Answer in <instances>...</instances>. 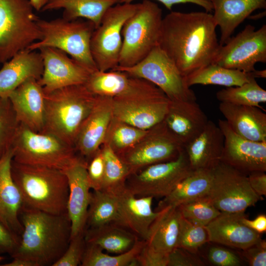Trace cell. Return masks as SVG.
Segmentation results:
<instances>
[{"instance_id":"16","label":"cell","mask_w":266,"mask_h":266,"mask_svg":"<svg viewBox=\"0 0 266 266\" xmlns=\"http://www.w3.org/2000/svg\"><path fill=\"white\" fill-rule=\"evenodd\" d=\"M218 126L224 136L221 162L247 175L253 171H266V141H254L234 132L225 120Z\"/></svg>"},{"instance_id":"13","label":"cell","mask_w":266,"mask_h":266,"mask_svg":"<svg viewBox=\"0 0 266 266\" xmlns=\"http://www.w3.org/2000/svg\"><path fill=\"white\" fill-rule=\"evenodd\" d=\"M259 62H266L265 24L257 30L247 25L225 44L220 45L211 64L248 73L255 70V65Z\"/></svg>"},{"instance_id":"14","label":"cell","mask_w":266,"mask_h":266,"mask_svg":"<svg viewBox=\"0 0 266 266\" xmlns=\"http://www.w3.org/2000/svg\"><path fill=\"white\" fill-rule=\"evenodd\" d=\"M171 100L164 94L137 98H112L113 116L119 121L147 131L162 122Z\"/></svg>"},{"instance_id":"11","label":"cell","mask_w":266,"mask_h":266,"mask_svg":"<svg viewBox=\"0 0 266 266\" xmlns=\"http://www.w3.org/2000/svg\"><path fill=\"white\" fill-rule=\"evenodd\" d=\"M208 197L221 212H244L262 198L252 189L247 175L220 162L213 169Z\"/></svg>"},{"instance_id":"32","label":"cell","mask_w":266,"mask_h":266,"mask_svg":"<svg viewBox=\"0 0 266 266\" xmlns=\"http://www.w3.org/2000/svg\"><path fill=\"white\" fill-rule=\"evenodd\" d=\"M86 243L95 244L108 253L120 254L131 249L139 238L130 230L116 223L85 229Z\"/></svg>"},{"instance_id":"6","label":"cell","mask_w":266,"mask_h":266,"mask_svg":"<svg viewBox=\"0 0 266 266\" xmlns=\"http://www.w3.org/2000/svg\"><path fill=\"white\" fill-rule=\"evenodd\" d=\"M11 148L13 160L65 171L78 159L75 148L56 136L33 132L19 123Z\"/></svg>"},{"instance_id":"38","label":"cell","mask_w":266,"mask_h":266,"mask_svg":"<svg viewBox=\"0 0 266 266\" xmlns=\"http://www.w3.org/2000/svg\"><path fill=\"white\" fill-rule=\"evenodd\" d=\"M101 152L104 162V176L100 190L113 192L125 185L131 172L110 146H105Z\"/></svg>"},{"instance_id":"49","label":"cell","mask_w":266,"mask_h":266,"mask_svg":"<svg viewBox=\"0 0 266 266\" xmlns=\"http://www.w3.org/2000/svg\"><path fill=\"white\" fill-rule=\"evenodd\" d=\"M20 236L7 228L0 221V254L11 256L20 243Z\"/></svg>"},{"instance_id":"29","label":"cell","mask_w":266,"mask_h":266,"mask_svg":"<svg viewBox=\"0 0 266 266\" xmlns=\"http://www.w3.org/2000/svg\"><path fill=\"white\" fill-rule=\"evenodd\" d=\"M213 16L220 30V45L231 37L235 29L258 9H266V0H209Z\"/></svg>"},{"instance_id":"45","label":"cell","mask_w":266,"mask_h":266,"mask_svg":"<svg viewBox=\"0 0 266 266\" xmlns=\"http://www.w3.org/2000/svg\"><path fill=\"white\" fill-rule=\"evenodd\" d=\"M208 261L218 266H238L241 265L240 258L232 251L219 246H214L209 249Z\"/></svg>"},{"instance_id":"17","label":"cell","mask_w":266,"mask_h":266,"mask_svg":"<svg viewBox=\"0 0 266 266\" xmlns=\"http://www.w3.org/2000/svg\"><path fill=\"white\" fill-rule=\"evenodd\" d=\"M85 85L96 96L111 98L144 97L163 92L146 80L114 70L94 71L89 76Z\"/></svg>"},{"instance_id":"19","label":"cell","mask_w":266,"mask_h":266,"mask_svg":"<svg viewBox=\"0 0 266 266\" xmlns=\"http://www.w3.org/2000/svg\"><path fill=\"white\" fill-rule=\"evenodd\" d=\"M113 193L117 200L118 225L146 241L151 225L160 213L152 209L153 198L137 197L127 188L126 184Z\"/></svg>"},{"instance_id":"4","label":"cell","mask_w":266,"mask_h":266,"mask_svg":"<svg viewBox=\"0 0 266 266\" xmlns=\"http://www.w3.org/2000/svg\"><path fill=\"white\" fill-rule=\"evenodd\" d=\"M44 93V127L41 133L53 134L74 147L80 129L94 107L97 96L85 84Z\"/></svg>"},{"instance_id":"26","label":"cell","mask_w":266,"mask_h":266,"mask_svg":"<svg viewBox=\"0 0 266 266\" xmlns=\"http://www.w3.org/2000/svg\"><path fill=\"white\" fill-rule=\"evenodd\" d=\"M13 157L11 147L0 158V221L10 230L20 236L23 226L19 214L24 203L21 193L11 174Z\"/></svg>"},{"instance_id":"5","label":"cell","mask_w":266,"mask_h":266,"mask_svg":"<svg viewBox=\"0 0 266 266\" xmlns=\"http://www.w3.org/2000/svg\"><path fill=\"white\" fill-rule=\"evenodd\" d=\"M41 38L30 45L28 49L36 50L43 47L59 49L90 69L98 70L92 56L90 43L96 29L88 20H68L60 18L48 21L38 19Z\"/></svg>"},{"instance_id":"22","label":"cell","mask_w":266,"mask_h":266,"mask_svg":"<svg viewBox=\"0 0 266 266\" xmlns=\"http://www.w3.org/2000/svg\"><path fill=\"white\" fill-rule=\"evenodd\" d=\"M245 216L244 212H221L205 226L208 241L241 250L254 244L261 239V234L244 224Z\"/></svg>"},{"instance_id":"44","label":"cell","mask_w":266,"mask_h":266,"mask_svg":"<svg viewBox=\"0 0 266 266\" xmlns=\"http://www.w3.org/2000/svg\"><path fill=\"white\" fill-rule=\"evenodd\" d=\"M87 163V174L91 188L93 190L101 189L104 176V162L101 152L97 151Z\"/></svg>"},{"instance_id":"41","label":"cell","mask_w":266,"mask_h":266,"mask_svg":"<svg viewBox=\"0 0 266 266\" xmlns=\"http://www.w3.org/2000/svg\"><path fill=\"white\" fill-rule=\"evenodd\" d=\"M208 241L205 227L181 217L176 247L196 254L198 249Z\"/></svg>"},{"instance_id":"3","label":"cell","mask_w":266,"mask_h":266,"mask_svg":"<svg viewBox=\"0 0 266 266\" xmlns=\"http://www.w3.org/2000/svg\"><path fill=\"white\" fill-rule=\"evenodd\" d=\"M11 174L24 206L53 214L67 212L69 188L63 171L11 162Z\"/></svg>"},{"instance_id":"43","label":"cell","mask_w":266,"mask_h":266,"mask_svg":"<svg viewBox=\"0 0 266 266\" xmlns=\"http://www.w3.org/2000/svg\"><path fill=\"white\" fill-rule=\"evenodd\" d=\"M147 133V131L131 126H120L114 130L112 140L116 147L124 148L137 142Z\"/></svg>"},{"instance_id":"9","label":"cell","mask_w":266,"mask_h":266,"mask_svg":"<svg viewBox=\"0 0 266 266\" xmlns=\"http://www.w3.org/2000/svg\"><path fill=\"white\" fill-rule=\"evenodd\" d=\"M112 70L123 71L152 83L171 101H196L185 77L158 45L137 64L127 67L118 66Z\"/></svg>"},{"instance_id":"31","label":"cell","mask_w":266,"mask_h":266,"mask_svg":"<svg viewBox=\"0 0 266 266\" xmlns=\"http://www.w3.org/2000/svg\"><path fill=\"white\" fill-rule=\"evenodd\" d=\"M160 211L149 228L146 243L156 250L168 254L176 247L182 216L177 207H167Z\"/></svg>"},{"instance_id":"48","label":"cell","mask_w":266,"mask_h":266,"mask_svg":"<svg viewBox=\"0 0 266 266\" xmlns=\"http://www.w3.org/2000/svg\"><path fill=\"white\" fill-rule=\"evenodd\" d=\"M242 255L251 266H266V242L262 238L242 250Z\"/></svg>"},{"instance_id":"2","label":"cell","mask_w":266,"mask_h":266,"mask_svg":"<svg viewBox=\"0 0 266 266\" xmlns=\"http://www.w3.org/2000/svg\"><path fill=\"white\" fill-rule=\"evenodd\" d=\"M19 219L23 231L18 247L11 257L28 261L33 266H52L70 240L71 223L67 212L53 214L23 206Z\"/></svg>"},{"instance_id":"28","label":"cell","mask_w":266,"mask_h":266,"mask_svg":"<svg viewBox=\"0 0 266 266\" xmlns=\"http://www.w3.org/2000/svg\"><path fill=\"white\" fill-rule=\"evenodd\" d=\"M219 109L236 134L254 141H266V114L261 109L222 102Z\"/></svg>"},{"instance_id":"30","label":"cell","mask_w":266,"mask_h":266,"mask_svg":"<svg viewBox=\"0 0 266 266\" xmlns=\"http://www.w3.org/2000/svg\"><path fill=\"white\" fill-rule=\"evenodd\" d=\"M212 180V169L192 170L159 202L156 211L167 207H177L182 203L208 196Z\"/></svg>"},{"instance_id":"12","label":"cell","mask_w":266,"mask_h":266,"mask_svg":"<svg viewBox=\"0 0 266 266\" xmlns=\"http://www.w3.org/2000/svg\"><path fill=\"white\" fill-rule=\"evenodd\" d=\"M192 170L183 150L174 160L152 164L137 174H130L126 186L137 197L164 198Z\"/></svg>"},{"instance_id":"23","label":"cell","mask_w":266,"mask_h":266,"mask_svg":"<svg viewBox=\"0 0 266 266\" xmlns=\"http://www.w3.org/2000/svg\"><path fill=\"white\" fill-rule=\"evenodd\" d=\"M112 116V98L97 96L96 103L76 137L75 150L91 158L103 141Z\"/></svg>"},{"instance_id":"54","label":"cell","mask_w":266,"mask_h":266,"mask_svg":"<svg viewBox=\"0 0 266 266\" xmlns=\"http://www.w3.org/2000/svg\"><path fill=\"white\" fill-rule=\"evenodd\" d=\"M50 0H29L30 3L36 11H41L43 7Z\"/></svg>"},{"instance_id":"50","label":"cell","mask_w":266,"mask_h":266,"mask_svg":"<svg viewBox=\"0 0 266 266\" xmlns=\"http://www.w3.org/2000/svg\"><path fill=\"white\" fill-rule=\"evenodd\" d=\"M266 172L256 171L247 175L250 185L254 191L260 197L266 195Z\"/></svg>"},{"instance_id":"42","label":"cell","mask_w":266,"mask_h":266,"mask_svg":"<svg viewBox=\"0 0 266 266\" xmlns=\"http://www.w3.org/2000/svg\"><path fill=\"white\" fill-rule=\"evenodd\" d=\"M86 246L84 232L71 238L66 250L52 266H80Z\"/></svg>"},{"instance_id":"37","label":"cell","mask_w":266,"mask_h":266,"mask_svg":"<svg viewBox=\"0 0 266 266\" xmlns=\"http://www.w3.org/2000/svg\"><path fill=\"white\" fill-rule=\"evenodd\" d=\"M217 99L222 102L257 107L263 109L261 103L266 102V91L253 77L249 82L217 92Z\"/></svg>"},{"instance_id":"56","label":"cell","mask_w":266,"mask_h":266,"mask_svg":"<svg viewBox=\"0 0 266 266\" xmlns=\"http://www.w3.org/2000/svg\"><path fill=\"white\" fill-rule=\"evenodd\" d=\"M4 259V257H1V256H0V262H1V261H2Z\"/></svg>"},{"instance_id":"33","label":"cell","mask_w":266,"mask_h":266,"mask_svg":"<svg viewBox=\"0 0 266 266\" xmlns=\"http://www.w3.org/2000/svg\"><path fill=\"white\" fill-rule=\"evenodd\" d=\"M121 0H50L41 11L63 9V18L68 20L84 18L97 28L106 10Z\"/></svg>"},{"instance_id":"1","label":"cell","mask_w":266,"mask_h":266,"mask_svg":"<svg viewBox=\"0 0 266 266\" xmlns=\"http://www.w3.org/2000/svg\"><path fill=\"white\" fill-rule=\"evenodd\" d=\"M213 14L171 11L163 18L158 45L186 77L210 64L219 48Z\"/></svg>"},{"instance_id":"7","label":"cell","mask_w":266,"mask_h":266,"mask_svg":"<svg viewBox=\"0 0 266 266\" xmlns=\"http://www.w3.org/2000/svg\"><path fill=\"white\" fill-rule=\"evenodd\" d=\"M162 9L151 0H143L124 24L118 66H133L158 45L163 20Z\"/></svg>"},{"instance_id":"27","label":"cell","mask_w":266,"mask_h":266,"mask_svg":"<svg viewBox=\"0 0 266 266\" xmlns=\"http://www.w3.org/2000/svg\"><path fill=\"white\" fill-rule=\"evenodd\" d=\"M224 144L221 130L208 120L201 133L184 146L191 169H213L221 162Z\"/></svg>"},{"instance_id":"51","label":"cell","mask_w":266,"mask_h":266,"mask_svg":"<svg viewBox=\"0 0 266 266\" xmlns=\"http://www.w3.org/2000/svg\"><path fill=\"white\" fill-rule=\"evenodd\" d=\"M135 0H121L120 3H132ZM162 3L167 9L171 10L172 6L176 4L191 3L203 8L206 12L213 10V6L209 0H155Z\"/></svg>"},{"instance_id":"47","label":"cell","mask_w":266,"mask_h":266,"mask_svg":"<svg viewBox=\"0 0 266 266\" xmlns=\"http://www.w3.org/2000/svg\"><path fill=\"white\" fill-rule=\"evenodd\" d=\"M195 254L176 247L168 254L167 266H200L204 263Z\"/></svg>"},{"instance_id":"39","label":"cell","mask_w":266,"mask_h":266,"mask_svg":"<svg viewBox=\"0 0 266 266\" xmlns=\"http://www.w3.org/2000/svg\"><path fill=\"white\" fill-rule=\"evenodd\" d=\"M177 207L182 217L204 227L221 213L208 196L182 203Z\"/></svg>"},{"instance_id":"36","label":"cell","mask_w":266,"mask_h":266,"mask_svg":"<svg viewBox=\"0 0 266 266\" xmlns=\"http://www.w3.org/2000/svg\"><path fill=\"white\" fill-rule=\"evenodd\" d=\"M145 243V240L139 239L129 251L115 256H111L105 253L99 246L86 243L80 266H136V259Z\"/></svg>"},{"instance_id":"21","label":"cell","mask_w":266,"mask_h":266,"mask_svg":"<svg viewBox=\"0 0 266 266\" xmlns=\"http://www.w3.org/2000/svg\"><path fill=\"white\" fill-rule=\"evenodd\" d=\"M18 122L32 131L41 133L44 127L45 93L34 78H30L8 97Z\"/></svg>"},{"instance_id":"25","label":"cell","mask_w":266,"mask_h":266,"mask_svg":"<svg viewBox=\"0 0 266 266\" xmlns=\"http://www.w3.org/2000/svg\"><path fill=\"white\" fill-rule=\"evenodd\" d=\"M43 71L39 52L26 49L18 52L3 63L0 69V97L8 98L13 91L30 78L38 80Z\"/></svg>"},{"instance_id":"52","label":"cell","mask_w":266,"mask_h":266,"mask_svg":"<svg viewBox=\"0 0 266 266\" xmlns=\"http://www.w3.org/2000/svg\"><path fill=\"white\" fill-rule=\"evenodd\" d=\"M242 221L244 225L259 233L266 231V216L265 214L259 215L253 220H249L245 216Z\"/></svg>"},{"instance_id":"15","label":"cell","mask_w":266,"mask_h":266,"mask_svg":"<svg viewBox=\"0 0 266 266\" xmlns=\"http://www.w3.org/2000/svg\"><path fill=\"white\" fill-rule=\"evenodd\" d=\"M38 50L43 61V71L38 82L45 93L84 84L94 72L57 48L47 47Z\"/></svg>"},{"instance_id":"55","label":"cell","mask_w":266,"mask_h":266,"mask_svg":"<svg viewBox=\"0 0 266 266\" xmlns=\"http://www.w3.org/2000/svg\"><path fill=\"white\" fill-rule=\"evenodd\" d=\"M252 76L255 78H266V70H255L251 72Z\"/></svg>"},{"instance_id":"40","label":"cell","mask_w":266,"mask_h":266,"mask_svg":"<svg viewBox=\"0 0 266 266\" xmlns=\"http://www.w3.org/2000/svg\"><path fill=\"white\" fill-rule=\"evenodd\" d=\"M19 125L9 98L0 97V158L11 147Z\"/></svg>"},{"instance_id":"10","label":"cell","mask_w":266,"mask_h":266,"mask_svg":"<svg viewBox=\"0 0 266 266\" xmlns=\"http://www.w3.org/2000/svg\"><path fill=\"white\" fill-rule=\"evenodd\" d=\"M138 3H118L109 8L95 29L91 39L92 56L98 70L106 71L118 66L122 46V31Z\"/></svg>"},{"instance_id":"34","label":"cell","mask_w":266,"mask_h":266,"mask_svg":"<svg viewBox=\"0 0 266 266\" xmlns=\"http://www.w3.org/2000/svg\"><path fill=\"white\" fill-rule=\"evenodd\" d=\"M254 77L251 72L228 68L210 64L185 77L188 86L196 84L238 86Z\"/></svg>"},{"instance_id":"8","label":"cell","mask_w":266,"mask_h":266,"mask_svg":"<svg viewBox=\"0 0 266 266\" xmlns=\"http://www.w3.org/2000/svg\"><path fill=\"white\" fill-rule=\"evenodd\" d=\"M29 0H0V64L41 38Z\"/></svg>"},{"instance_id":"53","label":"cell","mask_w":266,"mask_h":266,"mask_svg":"<svg viewBox=\"0 0 266 266\" xmlns=\"http://www.w3.org/2000/svg\"><path fill=\"white\" fill-rule=\"evenodd\" d=\"M1 266H33L30 262L19 258H13V260L9 263L1 265Z\"/></svg>"},{"instance_id":"20","label":"cell","mask_w":266,"mask_h":266,"mask_svg":"<svg viewBox=\"0 0 266 266\" xmlns=\"http://www.w3.org/2000/svg\"><path fill=\"white\" fill-rule=\"evenodd\" d=\"M87 162L78 159L64 171L68 181L69 194L67 213L71 223V238L84 233L90 201L89 183Z\"/></svg>"},{"instance_id":"18","label":"cell","mask_w":266,"mask_h":266,"mask_svg":"<svg viewBox=\"0 0 266 266\" xmlns=\"http://www.w3.org/2000/svg\"><path fill=\"white\" fill-rule=\"evenodd\" d=\"M154 128L151 137L144 145L121 158L131 174L145 166L174 160L184 150L183 145L168 130L163 121Z\"/></svg>"},{"instance_id":"24","label":"cell","mask_w":266,"mask_h":266,"mask_svg":"<svg viewBox=\"0 0 266 266\" xmlns=\"http://www.w3.org/2000/svg\"><path fill=\"white\" fill-rule=\"evenodd\" d=\"M208 121L196 101H171L163 122L184 147L201 133Z\"/></svg>"},{"instance_id":"35","label":"cell","mask_w":266,"mask_h":266,"mask_svg":"<svg viewBox=\"0 0 266 266\" xmlns=\"http://www.w3.org/2000/svg\"><path fill=\"white\" fill-rule=\"evenodd\" d=\"M116 197L114 193L102 190L91 192L85 229L110 223L118 224Z\"/></svg>"},{"instance_id":"46","label":"cell","mask_w":266,"mask_h":266,"mask_svg":"<svg viewBox=\"0 0 266 266\" xmlns=\"http://www.w3.org/2000/svg\"><path fill=\"white\" fill-rule=\"evenodd\" d=\"M137 266H167L168 254L156 250L145 243L137 256Z\"/></svg>"}]
</instances>
